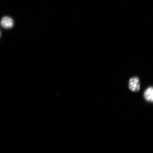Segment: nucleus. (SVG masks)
I'll list each match as a JSON object with an SVG mask.
<instances>
[{
	"mask_svg": "<svg viewBox=\"0 0 153 153\" xmlns=\"http://www.w3.org/2000/svg\"><path fill=\"white\" fill-rule=\"evenodd\" d=\"M128 86L129 89L132 91H139L140 89V84L139 78L136 76L131 78L129 80Z\"/></svg>",
	"mask_w": 153,
	"mask_h": 153,
	"instance_id": "f257e3e1",
	"label": "nucleus"
},
{
	"mask_svg": "<svg viewBox=\"0 0 153 153\" xmlns=\"http://www.w3.org/2000/svg\"><path fill=\"white\" fill-rule=\"evenodd\" d=\"M1 25L4 28H10L14 26V22L13 19L10 17L5 16L1 19Z\"/></svg>",
	"mask_w": 153,
	"mask_h": 153,
	"instance_id": "f03ea898",
	"label": "nucleus"
},
{
	"mask_svg": "<svg viewBox=\"0 0 153 153\" xmlns=\"http://www.w3.org/2000/svg\"><path fill=\"white\" fill-rule=\"evenodd\" d=\"M145 100L148 102H152L153 101V87H150L145 91L143 94Z\"/></svg>",
	"mask_w": 153,
	"mask_h": 153,
	"instance_id": "7ed1b4c3",
	"label": "nucleus"
},
{
	"mask_svg": "<svg viewBox=\"0 0 153 153\" xmlns=\"http://www.w3.org/2000/svg\"><path fill=\"white\" fill-rule=\"evenodd\" d=\"M0 36H1V32H0Z\"/></svg>",
	"mask_w": 153,
	"mask_h": 153,
	"instance_id": "20e7f679",
	"label": "nucleus"
}]
</instances>
